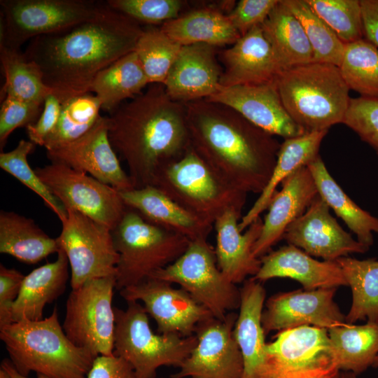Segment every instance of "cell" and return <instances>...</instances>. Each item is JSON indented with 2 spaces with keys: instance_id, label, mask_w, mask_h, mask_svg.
<instances>
[{
  "instance_id": "obj_1",
  "label": "cell",
  "mask_w": 378,
  "mask_h": 378,
  "mask_svg": "<svg viewBox=\"0 0 378 378\" xmlns=\"http://www.w3.org/2000/svg\"><path fill=\"white\" fill-rule=\"evenodd\" d=\"M143 30L139 22L107 4L90 20L32 38L24 53L63 102L90 92L100 71L134 51Z\"/></svg>"
},
{
  "instance_id": "obj_2",
  "label": "cell",
  "mask_w": 378,
  "mask_h": 378,
  "mask_svg": "<svg viewBox=\"0 0 378 378\" xmlns=\"http://www.w3.org/2000/svg\"><path fill=\"white\" fill-rule=\"evenodd\" d=\"M185 105L192 148L230 186L260 194L281 146L275 136L228 106L206 99Z\"/></svg>"
},
{
  "instance_id": "obj_3",
  "label": "cell",
  "mask_w": 378,
  "mask_h": 378,
  "mask_svg": "<svg viewBox=\"0 0 378 378\" xmlns=\"http://www.w3.org/2000/svg\"><path fill=\"white\" fill-rule=\"evenodd\" d=\"M109 114V140L134 188L151 185L162 166L190 146L186 105L173 100L163 84H150Z\"/></svg>"
},
{
  "instance_id": "obj_4",
  "label": "cell",
  "mask_w": 378,
  "mask_h": 378,
  "mask_svg": "<svg viewBox=\"0 0 378 378\" xmlns=\"http://www.w3.org/2000/svg\"><path fill=\"white\" fill-rule=\"evenodd\" d=\"M0 339L11 363L24 376L34 372L50 378H86L97 357L68 338L57 308L45 318L1 328Z\"/></svg>"
},
{
  "instance_id": "obj_5",
  "label": "cell",
  "mask_w": 378,
  "mask_h": 378,
  "mask_svg": "<svg viewBox=\"0 0 378 378\" xmlns=\"http://www.w3.org/2000/svg\"><path fill=\"white\" fill-rule=\"evenodd\" d=\"M275 82L287 113L305 132L343 122L351 98L338 66L312 62L279 71Z\"/></svg>"
},
{
  "instance_id": "obj_6",
  "label": "cell",
  "mask_w": 378,
  "mask_h": 378,
  "mask_svg": "<svg viewBox=\"0 0 378 378\" xmlns=\"http://www.w3.org/2000/svg\"><path fill=\"white\" fill-rule=\"evenodd\" d=\"M150 186L212 225L227 211L241 214L246 201L247 194L224 181L191 146L181 156L162 166Z\"/></svg>"
},
{
  "instance_id": "obj_7",
  "label": "cell",
  "mask_w": 378,
  "mask_h": 378,
  "mask_svg": "<svg viewBox=\"0 0 378 378\" xmlns=\"http://www.w3.org/2000/svg\"><path fill=\"white\" fill-rule=\"evenodd\" d=\"M112 234L118 253V290L151 278L177 260L190 242L180 234L146 221L127 207Z\"/></svg>"
},
{
  "instance_id": "obj_8",
  "label": "cell",
  "mask_w": 378,
  "mask_h": 378,
  "mask_svg": "<svg viewBox=\"0 0 378 378\" xmlns=\"http://www.w3.org/2000/svg\"><path fill=\"white\" fill-rule=\"evenodd\" d=\"M127 303L125 309L115 307L113 354L131 365L136 378H155L162 366L179 367L196 346V336L156 334L144 306Z\"/></svg>"
},
{
  "instance_id": "obj_9",
  "label": "cell",
  "mask_w": 378,
  "mask_h": 378,
  "mask_svg": "<svg viewBox=\"0 0 378 378\" xmlns=\"http://www.w3.org/2000/svg\"><path fill=\"white\" fill-rule=\"evenodd\" d=\"M151 278L176 284L214 318L223 319L240 304V288L218 267L215 250L207 239L190 241L185 252Z\"/></svg>"
},
{
  "instance_id": "obj_10",
  "label": "cell",
  "mask_w": 378,
  "mask_h": 378,
  "mask_svg": "<svg viewBox=\"0 0 378 378\" xmlns=\"http://www.w3.org/2000/svg\"><path fill=\"white\" fill-rule=\"evenodd\" d=\"M0 44L20 50L28 40L90 20L107 3L92 0H1Z\"/></svg>"
},
{
  "instance_id": "obj_11",
  "label": "cell",
  "mask_w": 378,
  "mask_h": 378,
  "mask_svg": "<svg viewBox=\"0 0 378 378\" xmlns=\"http://www.w3.org/2000/svg\"><path fill=\"white\" fill-rule=\"evenodd\" d=\"M115 276L89 280L71 289L66 302L63 330L77 346L95 356L113 353Z\"/></svg>"
},
{
  "instance_id": "obj_12",
  "label": "cell",
  "mask_w": 378,
  "mask_h": 378,
  "mask_svg": "<svg viewBox=\"0 0 378 378\" xmlns=\"http://www.w3.org/2000/svg\"><path fill=\"white\" fill-rule=\"evenodd\" d=\"M265 378H338L328 329L301 326L279 331L267 343Z\"/></svg>"
},
{
  "instance_id": "obj_13",
  "label": "cell",
  "mask_w": 378,
  "mask_h": 378,
  "mask_svg": "<svg viewBox=\"0 0 378 378\" xmlns=\"http://www.w3.org/2000/svg\"><path fill=\"white\" fill-rule=\"evenodd\" d=\"M66 211L56 239L69 261L71 289L93 279L115 276L118 253L112 230L78 211Z\"/></svg>"
},
{
  "instance_id": "obj_14",
  "label": "cell",
  "mask_w": 378,
  "mask_h": 378,
  "mask_svg": "<svg viewBox=\"0 0 378 378\" xmlns=\"http://www.w3.org/2000/svg\"><path fill=\"white\" fill-rule=\"evenodd\" d=\"M35 171L66 210L78 211L111 230L127 209L118 190L83 172L57 162Z\"/></svg>"
},
{
  "instance_id": "obj_15",
  "label": "cell",
  "mask_w": 378,
  "mask_h": 378,
  "mask_svg": "<svg viewBox=\"0 0 378 378\" xmlns=\"http://www.w3.org/2000/svg\"><path fill=\"white\" fill-rule=\"evenodd\" d=\"M237 314L211 317L199 323L197 344L171 378H242L243 358L233 336Z\"/></svg>"
},
{
  "instance_id": "obj_16",
  "label": "cell",
  "mask_w": 378,
  "mask_h": 378,
  "mask_svg": "<svg viewBox=\"0 0 378 378\" xmlns=\"http://www.w3.org/2000/svg\"><path fill=\"white\" fill-rule=\"evenodd\" d=\"M126 302H141L147 314L157 323L160 334L186 337L194 335L197 325L214 317L186 290L150 278L119 290Z\"/></svg>"
},
{
  "instance_id": "obj_17",
  "label": "cell",
  "mask_w": 378,
  "mask_h": 378,
  "mask_svg": "<svg viewBox=\"0 0 378 378\" xmlns=\"http://www.w3.org/2000/svg\"><path fill=\"white\" fill-rule=\"evenodd\" d=\"M337 288L295 290L272 295L262 314L266 334L301 326L329 329L346 323L334 300Z\"/></svg>"
},
{
  "instance_id": "obj_18",
  "label": "cell",
  "mask_w": 378,
  "mask_h": 378,
  "mask_svg": "<svg viewBox=\"0 0 378 378\" xmlns=\"http://www.w3.org/2000/svg\"><path fill=\"white\" fill-rule=\"evenodd\" d=\"M52 162L83 172L119 192L133 189L128 174L122 168L108 137V116L75 141L47 150Z\"/></svg>"
},
{
  "instance_id": "obj_19",
  "label": "cell",
  "mask_w": 378,
  "mask_h": 378,
  "mask_svg": "<svg viewBox=\"0 0 378 378\" xmlns=\"http://www.w3.org/2000/svg\"><path fill=\"white\" fill-rule=\"evenodd\" d=\"M283 239L309 255L328 261H335L351 253H364L370 248L339 225L319 195L288 227Z\"/></svg>"
},
{
  "instance_id": "obj_20",
  "label": "cell",
  "mask_w": 378,
  "mask_h": 378,
  "mask_svg": "<svg viewBox=\"0 0 378 378\" xmlns=\"http://www.w3.org/2000/svg\"><path fill=\"white\" fill-rule=\"evenodd\" d=\"M231 107L249 122L274 135L289 139L305 133L287 113L276 82L220 87L206 99Z\"/></svg>"
},
{
  "instance_id": "obj_21",
  "label": "cell",
  "mask_w": 378,
  "mask_h": 378,
  "mask_svg": "<svg viewBox=\"0 0 378 378\" xmlns=\"http://www.w3.org/2000/svg\"><path fill=\"white\" fill-rule=\"evenodd\" d=\"M217 49L206 43L181 46L163 84L173 100L186 104L208 99L219 90L223 70Z\"/></svg>"
},
{
  "instance_id": "obj_22",
  "label": "cell",
  "mask_w": 378,
  "mask_h": 378,
  "mask_svg": "<svg viewBox=\"0 0 378 378\" xmlns=\"http://www.w3.org/2000/svg\"><path fill=\"white\" fill-rule=\"evenodd\" d=\"M281 186L267 208L260 235L253 246V253L258 258L283 239L288 227L305 212L318 195L307 166L298 169Z\"/></svg>"
},
{
  "instance_id": "obj_23",
  "label": "cell",
  "mask_w": 378,
  "mask_h": 378,
  "mask_svg": "<svg viewBox=\"0 0 378 378\" xmlns=\"http://www.w3.org/2000/svg\"><path fill=\"white\" fill-rule=\"evenodd\" d=\"M241 217L235 211H227L214 225L218 267L234 284L246 281L249 276L253 277L261 266L260 258L254 255L253 248L260 235L263 220L259 217L241 232L239 223Z\"/></svg>"
},
{
  "instance_id": "obj_24",
  "label": "cell",
  "mask_w": 378,
  "mask_h": 378,
  "mask_svg": "<svg viewBox=\"0 0 378 378\" xmlns=\"http://www.w3.org/2000/svg\"><path fill=\"white\" fill-rule=\"evenodd\" d=\"M219 53L224 67L220 80L222 87L272 82L279 72L261 25Z\"/></svg>"
},
{
  "instance_id": "obj_25",
  "label": "cell",
  "mask_w": 378,
  "mask_h": 378,
  "mask_svg": "<svg viewBox=\"0 0 378 378\" xmlns=\"http://www.w3.org/2000/svg\"><path fill=\"white\" fill-rule=\"evenodd\" d=\"M261 266L252 277L258 281L273 278H290L300 282L304 290L347 286L336 261H319L302 249L288 244L260 258Z\"/></svg>"
},
{
  "instance_id": "obj_26",
  "label": "cell",
  "mask_w": 378,
  "mask_h": 378,
  "mask_svg": "<svg viewBox=\"0 0 378 378\" xmlns=\"http://www.w3.org/2000/svg\"><path fill=\"white\" fill-rule=\"evenodd\" d=\"M265 296L260 281L253 278L244 281L240 288L239 312L233 336L243 358L242 378H265L267 343L262 325Z\"/></svg>"
},
{
  "instance_id": "obj_27",
  "label": "cell",
  "mask_w": 378,
  "mask_h": 378,
  "mask_svg": "<svg viewBox=\"0 0 378 378\" xmlns=\"http://www.w3.org/2000/svg\"><path fill=\"white\" fill-rule=\"evenodd\" d=\"M125 206L146 221L180 234L190 241L207 239L214 225L181 207L153 186L120 192Z\"/></svg>"
},
{
  "instance_id": "obj_28",
  "label": "cell",
  "mask_w": 378,
  "mask_h": 378,
  "mask_svg": "<svg viewBox=\"0 0 378 378\" xmlns=\"http://www.w3.org/2000/svg\"><path fill=\"white\" fill-rule=\"evenodd\" d=\"M55 261L46 263L26 275L13 308V322L43 318L45 307L64 291L70 276L69 261L59 249Z\"/></svg>"
},
{
  "instance_id": "obj_29",
  "label": "cell",
  "mask_w": 378,
  "mask_h": 378,
  "mask_svg": "<svg viewBox=\"0 0 378 378\" xmlns=\"http://www.w3.org/2000/svg\"><path fill=\"white\" fill-rule=\"evenodd\" d=\"M328 130L305 132L297 137L286 139L281 144L269 182L239 223L241 232H244L268 208L279 184L300 168L307 166L319 155V148Z\"/></svg>"
},
{
  "instance_id": "obj_30",
  "label": "cell",
  "mask_w": 378,
  "mask_h": 378,
  "mask_svg": "<svg viewBox=\"0 0 378 378\" xmlns=\"http://www.w3.org/2000/svg\"><path fill=\"white\" fill-rule=\"evenodd\" d=\"M279 71L313 62V52L298 19L279 0L261 24Z\"/></svg>"
},
{
  "instance_id": "obj_31",
  "label": "cell",
  "mask_w": 378,
  "mask_h": 378,
  "mask_svg": "<svg viewBox=\"0 0 378 378\" xmlns=\"http://www.w3.org/2000/svg\"><path fill=\"white\" fill-rule=\"evenodd\" d=\"M160 28L181 46L206 43L218 48L232 46L241 36L227 14L211 8L193 10L164 22Z\"/></svg>"
},
{
  "instance_id": "obj_32",
  "label": "cell",
  "mask_w": 378,
  "mask_h": 378,
  "mask_svg": "<svg viewBox=\"0 0 378 378\" xmlns=\"http://www.w3.org/2000/svg\"><path fill=\"white\" fill-rule=\"evenodd\" d=\"M59 245L34 221L13 211L0 212V253L27 264H36L57 253Z\"/></svg>"
},
{
  "instance_id": "obj_33",
  "label": "cell",
  "mask_w": 378,
  "mask_h": 378,
  "mask_svg": "<svg viewBox=\"0 0 378 378\" xmlns=\"http://www.w3.org/2000/svg\"><path fill=\"white\" fill-rule=\"evenodd\" d=\"M319 196L342 218L361 244H373V232L378 234V218L361 209L342 189L328 172L320 155L308 165Z\"/></svg>"
},
{
  "instance_id": "obj_34",
  "label": "cell",
  "mask_w": 378,
  "mask_h": 378,
  "mask_svg": "<svg viewBox=\"0 0 378 378\" xmlns=\"http://www.w3.org/2000/svg\"><path fill=\"white\" fill-rule=\"evenodd\" d=\"M148 85L149 81L133 51L100 71L92 82L90 92L99 99L102 110L111 113L125 100L143 92Z\"/></svg>"
},
{
  "instance_id": "obj_35",
  "label": "cell",
  "mask_w": 378,
  "mask_h": 378,
  "mask_svg": "<svg viewBox=\"0 0 378 378\" xmlns=\"http://www.w3.org/2000/svg\"><path fill=\"white\" fill-rule=\"evenodd\" d=\"M340 370L359 374L372 366L378 356V322L345 323L328 329Z\"/></svg>"
},
{
  "instance_id": "obj_36",
  "label": "cell",
  "mask_w": 378,
  "mask_h": 378,
  "mask_svg": "<svg viewBox=\"0 0 378 378\" xmlns=\"http://www.w3.org/2000/svg\"><path fill=\"white\" fill-rule=\"evenodd\" d=\"M351 288L352 302L346 323L378 322V260H358L349 256L335 260Z\"/></svg>"
},
{
  "instance_id": "obj_37",
  "label": "cell",
  "mask_w": 378,
  "mask_h": 378,
  "mask_svg": "<svg viewBox=\"0 0 378 378\" xmlns=\"http://www.w3.org/2000/svg\"><path fill=\"white\" fill-rule=\"evenodd\" d=\"M0 60L5 83L1 97L43 104L52 90L43 80L38 66L27 57L20 50L0 44ZM1 99V100H2Z\"/></svg>"
},
{
  "instance_id": "obj_38",
  "label": "cell",
  "mask_w": 378,
  "mask_h": 378,
  "mask_svg": "<svg viewBox=\"0 0 378 378\" xmlns=\"http://www.w3.org/2000/svg\"><path fill=\"white\" fill-rule=\"evenodd\" d=\"M101 110L99 99L92 92L62 102L57 124L44 143L46 150L75 141L86 134L102 116Z\"/></svg>"
},
{
  "instance_id": "obj_39",
  "label": "cell",
  "mask_w": 378,
  "mask_h": 378,
  "mask_svg": "<svg viewBox=\"0 0 378 378\" xmlns=\"http://www.w3.org/2000/svg\"><path fill=\"white\" fill-rule=\"evenodd\" d=\"M349 90L360 97L378 99V48L361 38L345 45L339 66Z\"/></svg>"
},
{
  "instance_id": "obj_40",
  "label": "cell",
  "mask_w": 378,
  "mask_h": 378,
  "mask_svg": "<svg viewBox=\"0 0 378 378\" xmlns=\"http://www.w3.org/2000/svg\"><path fill=\"white\" fill-rule=\"evenodd\" d=\"M300 22L313 52V62L340 66L345 44L305 0H282Z\"/></svg>"
},
{
  "instance_id": "obj_41",
  "label": "cell",
  "mask_w": 378,
  "mask_h": 378,
  "mask_svg": "<svg viewBox=\"0 0 378 378\" xmlns=\"http://www.w3.org/2000/svg\"><path fill=\"white\" fill-rule=\"evenodd\" d=\"M182 46L160 27L144 29L134 50L150 84H164Z\"/></svg>"
},
{
  "instance_id": "obj_42",
  "label": "cell",
  "mask_w": 378,
  "mask_h": 378,
  "mask_svg": "<svg viewBox=\"0 0 378 378\" xmlns=\"http://www.w3.org/2000/svg\"><path fill=\"white\" fill-rule=\"evenodd\" d=\"M35 146L29 140H20L12 150L0 153V167L38 195L63 222L67 217L66 209L28 163L27 157L34 150Z\"/></svg>"
},
{
  "instance_id": "obj_43",
  "label": "cell",
  "mask_w": 378,
  "mask_h": 378,
  "mask_svg": "<svg viewBox=\"0 0 378 378\" xmlns=\"http://www.w3.org/2000/svg\"><path fill=\"white\" fill-rule=\"evenodd\" d=\"M345 45L363 38L359 0H305Z\"/></svg>"
},
{
  "instance_id": "obj_44",
  "label": "cell",
  "mask_w": 378,
  "mask_h": 378,
  "mask_svg": "<svg viewBox=\"0 0 378 378\" xmlns=\"http://www.w3.org/2000/svg\"><path fill=\"white\" fill-rule=\"evenodd\" d=\"M106 3L139 23L154 26L178 18L185 4L180 0H108Z\"/></svg>"
},
{
  "instance_id": "obj_45",
  "label": "cell",
  "mask_w": 378,
  "mask_h": 378,
  "mask_svg": "<svg viewBox=\"0 0 378 378\" xmlns=\"http://www.w3.org/2000/svg\"><path fill=\"white\" fill-rule=\"evenodd\" d=\"M342 123L378 154V99L351 98Z\"/></svg>"
},
{
  "instance_id": "obj_46",
  "label": "cell",
  "mask_w": 378,
  "mask_h": 378,
  "mask_svg": "<svg viewBox=\"0 0 378 378\" xmlns=\"http://www.w3.org/2000/svg\"><path fill=\"white\" fill-rule=\"evenodd\" d=\"M43 104L25 102L6 96L0 110V148L2 150L10 134L17 128L36 122Z\"/></svg>"
},
{
  "instance_id": "obj_47",
  "label": "cell",
  "mask_w": 378,
  "mask_h": 378,
  "mask_svg": "<svg viewBox=\"0 0 378 378\" xmlns=\"http://www.w3.org/2000/svg\"><path fill=\"white\" fill-rule=\"evenodd\" d=\"M278 2L279 0H241L227 15L241 36L261 25Z\"/></svg>"
},
{
  "instance_id": "obj_48",
  "label": "cell",
  "mask_w": 378,
  "mask_h": 378,
  "mask_svg": "<svg viewBox=\"0 0 378 378\" xmlns=\"http://www.w3.org/2000/svg\"><path fill=\"white\" fill-rule=\"evenodd\" d=\"M18 270L0 264V328L13 321V308L24 278Z\"/></svg>"
},
{
  "instance_id": "obj_49",
  "label": "cell",
  "mask_w": 378,
  "mask_h": 378,
  "mask_svg": "<svg viewBox=\"0 0 378 378\" xmlns=\"http://www.w3.org/2000/svg\"><path fill=\"white\" fill-rule=\"evenodd\" d=\"M61 108L62 102L53 94L46 98L39 118L35 123L26 127L29 141L35 145L44 146L46 139L57 124Z\"/></svg>"
},
{
  "instance_id": "obj_50",
  "label": "cell",
  "mask_w": 378,
  "mask_h": 378,
  "mask_svg": "<svg viewBox=\"0 0 378 378\" xmlns=\"http://www.w3.org/2000/svg\"><path fill=\"white\" fill-rule=\"evenodd\" d=\"M86 378H136L134 369L122 358L115 355H99Z\"/></svg>"
},
{
  "instance_id": "obj_51",
  "label": "cell",
  "mask_w": 378,
  "mask_h": 378,
  "mask_svg": "<svg viewBox=\"0 0 378 378\" xmlns=\"http://www.w3.org/2000/svg\"><path fill=\"white\" fill-rule=\"evenodd\" d=\"M363 34L378 48V0H361Z\"/></svg>"
},
{
  "instance_id": "obj_52",
  "label": "cell",
  "mask_w": 378,
  "mask_h": 378,
  "mask_svg": "<svg viewBox=\"0 0 378 378\" xmlns=\"http://www.w3.org/2000/svg\"><path fill=\"white\" fill-rule=\"evenodd\" d=\"M1 368H3L11 378H29L28 376H24L19 373L14 368L10 360L5 359L1 364ZM37 378H50L42 374H37Z\"/></svg>"
},
{
  "instance_id": "obj_53",
  "label": "cell",
  "mask_w": 378,
  "mask_h": 378,
  "mask_svg": "<svg viewBox=\"0 0 378 378\" xmlns=\"http://www.w3.org/2000/svg\"><path fill=\"white\" fill-rule=\"evenodd\" d=\"M338 378H357L356 374L351 372H345L340 374Z\"/></svg>"
},
{
  "instance_id": "obj_54",
  "label": "cell",
  "mask_w": 378,
  "mask_h": 378,
  "mask_svg": "<svg viewBox=\"0 0 378 378\" xmlns=\"http://www.w3.org/2000/svg\"><path fill=\"white\" fill-rule=\"evenodd\" d=\"M0 378H11L10 376L3 369L0 368Z\"/></svg>"
},
{
  "instance_id": "obj_55",
  "label": "cell",
  "mask_w": 378,
  "mask_h": 378,
  "mask_svg": "<svg viewBox=\"0 0 378 378\" xmlns=\"http://www.w3.org/2000/svg\"><path fill=\"white\" fill-rule=\"evenodd\" d=\"M372 367H374V368L378 367V356L375 358V359L374 360V363H373V365H372Z\"/></svg>"
}]
</instances>
